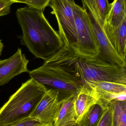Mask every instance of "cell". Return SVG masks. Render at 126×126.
<instances>
[{
  "label": "cell",
  "mask_w": 126,
  "mask_h": 126,
  "mask_svg": "<svg viewBox=\"0 0 126 126\" xmlns=\"http://www.w3.org/2000/svg\"><path fill=\"white\" fill-rule=\"evenodd\" d=\"M29 62L20 48L9 58L0 60V86L6 84L16 76L29 72Z\"/></svg>",
  "instance_id": "9"
},
{
  "label": "cell",
  "mask_w": 126,
  "mask_h": 126,
  "mask_svg": "<svg viewBox=\"0 0 126 126\" xmlns=\"http://www.w3.org/2000/svg\"><path fill=\"white\" fill-rule=\"evenodd\" d=\"M46 63L61 67L71 72L80 79L82 86L89 81L126 84V67L107 63L98 56L83 54L69 45H64Z\"/></svg>",
  "instance_id": "1"
},
{
  "label": "cell",
  "mask_w": 126,
  "mask_h": 126,
  "mask_svg": "<svg viewBox=\"0 0 126 126\" xmlns=\"http://www.w3.org/2000/svg\"><path fill=\"white\" fill-rule=\"evenodd\" d=\"M16 14L23 33L21 44L36 58L45 62L63 47L59 33L50 24L43 11L25 7L18 9Z\"/></svg>",
  "instance_id": "2"
},
{
  "label": "cell",
  "mask_w": 126,
  "mask_h": 126,
  "mask_svg": "<svg viewBox=\"0 0 126 126\" xmlns=\"http://www.w3.org/2000/svg\"><path fill=\"white\" fill-rule=\"evenodd\" d=\"M112 118L113 109L109 103L97 126H113Z\"/></svg>",
  "instance_id": "17"
},
{
  "label": "cell",
  "mask_w": 126,
  "mask_h": 126,
  "mask_svg": "<svg viewBox=\"0 0 126 126\" xmlns=\"http://www.w3.org/2000/svg\"><path fill=\"white\" fill-rule=\"evenodd\" d=\"M65 126H81L80 123H76L75 122L71 123Z\"/></svg>",
  "instance_id": "22"
},
{
  "label": "cell",
  "mask_w": 126,
  "mask_h": 126,
  "mask_svg": "<svg viewBox=\"0 0 126 126\" xmlns=\"http://www.w3.org/2000/svg\"><path fill=\"white\" fill-rule=\"evenodd\" d=\"M58 95L56 90H47L30 117L41 124H53L60 106Z\"/></svg>",
  "instance_id": "8"
},
{
  "label": "cell",
  "mask_w": 126,
  "mask_h": 126,
  "mask_svg": "<svg viewBox=\"0 0 126 126\" xmlns=\"http://www.w3.org/2000/svg\"><path fill=\"white\" fill-rule=\"evenodd\" d=\"M54 126L53 124H42V125H40V126Z\"/></svg>",
  "instance_id": "25"
},
{
  "label": "cell",
  "mask_w": 126,
  "mask_h": 126,
  "mask_svg": "<svg viewBox=\"0 0 126 126\" xmlns=\"http://www.w3.org/2000/svg\"><path fill=\"white\" fill-rule=\"evenodd\" d=\"M84 85L116 94L126 93V84L102 81H86Z\"/></svg>",
  "instance_id": "15"
},
{
  "label": "cell",
  "mask_w": 126,
  "mask_h": 126,
  "mask_svg": "<svg viewBox=\"0 0 126 126\" xmlns=\"http://www.w3.org/2000/svg\"><path fill=\"white\" fill-rule=\"evenodd\" d=\"M98 101L89 88L82 86L76 95L74 102L75 123H80L84 114L91 107L97 104Z\"/></svg>",
  "instance_id": "11"
},
{
  "label": "cell",
  "mask_w": 126,
  "mask_h": 126,
  "mask_svg": "<svg viewBox=\"0 0 126 126\" xmlns=\"http://www.w3.org/2000/svg\"><path fill=\"white\" fill-rule=\"evenodd\" d=\"M14 3L15 2L11 0H0V16L9 14L11 5Z\"/></svg>",
  "instance_id": "21"
},
{
  "label": "cell",
  "mask_w": 126,
  "mask_h": 126,
  "mask_svg": "<svg viewBox=\"0 0 126 126\" xmlns=\"http://www.w3.org/2000/svg\"><path fill=\"white\" fill-rule=\"evenodd\" d=\"M87 13L93 32L99 45V57L107 63L126 67V61L123 59L112 46L104 31L105 18L97 7L88 8Z\"/></svg>",
  "instance_id": "7"
},
{
  "label": "cell",
  "mask_w": 126,
  "mask_h": 126,
  "mask_svg": "<svg viewBox=\"0 0 126 126\" xmlns=\"http://www.w3.org/2000/svg\"><path fill=\"white\" fill-rule=\"evenodd\" d=\"M50 1V0H28L26 4L29 7L43 11Z\"/></svg>",
  "instance_id": "18"
},
{
  "label": "cell",
  "mask_w": 126,
  "mask_h": 126,
  "mask_svg": "<svg viewBox=\"0 0 126 126\" xmlns=\"http://www.w3.org/2000/svg\"><path fill=\"white\" fill-rule=\"evenodd\" d=\"M31 78L44 87L58 93L59 101L76 95L82 84L79 79L64 68L56 65L43 64L41 66L29 72Z\"/></svg>",
  "instance_id": "4"
},
{
  "label": "cell",
  "mask_w": 126,
  "mask_h": 126,
  "mask_svg": "<svg viewBox=\"0 0 126 126\" xmlns=\"http://www.w3.org/2000/svg\"><path fill=\"white\" fill-rule=\"evenodd\" d=\"M107 109L99 104H94L84 114L80 123L81 126H97Z\"/></svg>",
  "instance_id": "14"
},
{
  "label": "cell",
  "mask_w": 126,
  "mask_h": 126,
  "mask_svg": "<svg viewBox=\"0 0 126 126\" xmlns=\"http://www.w3.org/2000/svg\"><path fill=\"white\" fill-rule=\"evenodd\" d=\"M47 91L32 78L23 83L0 108V126H7L30 117Z\"/></svg>",
  "instance_id": "3"
},
{
  "label": "cell",
  "mask_w": 126,
  "mask_h": 126,
  "mask_svg": "<svg viewBox=\"0 0 126 126\" xmlns=\"http://www.w3.org/2000/svg\"><path fill=\"white\" fill-rule=\"evenodd\" d=\"M76 95H72L60 102L58 111L55 116L54 126H65L75 122L74 102Z\"/></svg>",
  "instance_id": "12"
},
{
  "label": "cell",
  "mask_w": 126,
  "mask_h": 126,
  "mask_svg": "<svg viewBox=\"0 0 126 126\" xmlns=\"http://www.w3.org/2000/svg\"><path fill=\"white\" fill-rule=\"evenodd\" d=\"M72 8L77 34V42L75 46H71L83 54L92 57L98 56L100 53L99 45L86 12L83 7L75 2Z\"/></svg>",
  "instance_id": "5"
},
{
  "label": "cell",
  "mask_w": 126,
  "mask_h": 126,
  "mask_svg": "<svg viewBox=\"0 0 126 126\" xmlns=\"http://www.w3.org/2000/svg\"><path fill=\"white\" fill-rule=\"evenodd\" d=\"M74 0H50L49 5L55 16L58 24V33L64 45L75 46L77 34L72 5Z\"/></svg>",
  "instance_id": "6"
},
{
  "label": "cell",
  "mask_w": 126,
  "mask_h": 126,
  "mask_svg": "<svg viewBox=\"0 0 126 126\" xmlns=\"http://www.w3.org/2000/svg\"><path fill=\"white\" fill-rule=\"evenodd\" d=\"M13 1L15 3H26L28 0H11Z\"/></svg>",
  "instance_id": "23"
},
{
  "label": "cell",
  "mask_w": 126,
  "mask_h": 126,
  "mask_svg": "<svg viewBox=\"0 0 126 126\" xmlns=\"http://www.w3.org/2000/svg\"><path fill=\"white\" fill-rule=\"evenodd\" d=\"M104 31L114 49L124 60L126 56V18L120 25L114 28L105 23Z\"/></svg>",
  "instance_id": "10"
},
{
  "label": "cell",
  "mask_w": 126,
  "mask_h": 126,
  "mask_svg": "<svg viewBox=\"0 0 126 126\" xmlns=\"http://www.w3.org/2000/svg\"><path fill=\"white\" fill-rule=\"evenodd\" d=\"M95 0L99 10L106 19L110 10V4L109 3L108 0Z\"/></svg>",
  "instance_id": "19"
},
{
  "label": "cell",
  "mask_w": 126,
  "mask_h": 126,
  "mask_svg": "<svg viewBox=\"0 0 126 126\" xmlns=\"http://www.w3.org/2000/svg\"><path fill=\"white\" fill-rule=\"evenodd\" d=\"M109 12L105 23L112 27L119 26L126 18V0H114L110 3Z\"/></svg>",
  "instance_id": "13"
},
{
  "label": "cell",
  "mask_w": 126,
  "mask_h": 126,
  "mask_svg": "<svg viewBox=\"0 0 126 126\" xmlns=\"http://www.w3.org/2000/svg\"><path fill=\"white\" fill-rule=\"evenodd\" d=\"M4 48V45L3 43L1 42V40H0V55H1L3 51V48Z\"/></svg>",
  "instance_id": "24"
},
{
  "label": "cell",
  "mask_w": 126,
  "mask_h": 126,
  "mask_svg": "<svg viewBox=\"0 0 126 126\" xmlns=\"http://www.w3.org/2000/svg\"><path fill=\"white\" fill-rule=\"evenodd\" d=\"M41 124L30 117L13 124L7 126H39Z\"/></svg>",
  "instance_id": "20"
},
{
  "label": "cell",
  "mask_w": 126,
  "mask_h": 126,
  "mask_svg": "<svg viewBox=\"0 0 126 126\" xmlns=\"http://www.w3.org/2000/svg\"><path fill=\"white\" fill-rule=\"evenodd\" d=\"M109 103L113 109V126H126V100H114Z\"/></svg>",
  "instance_id": "16"
}]
</instances>
